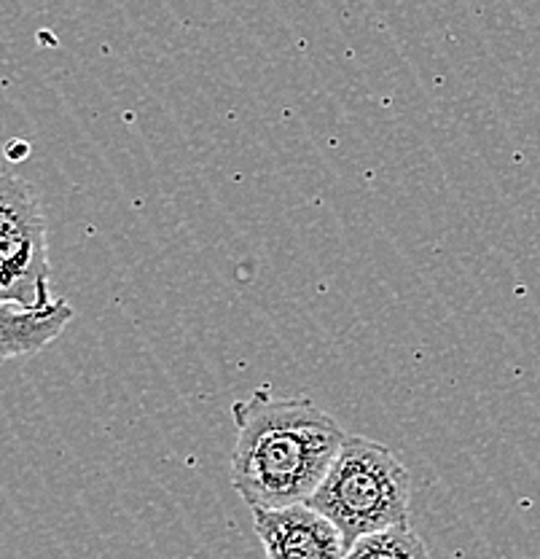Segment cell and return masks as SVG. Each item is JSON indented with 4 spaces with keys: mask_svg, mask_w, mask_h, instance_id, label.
Here are the masks:
<instances>
[{
    "mask_svg": "<svg viewBox=\"0 0 540 559\" xmlns=\"http://www.w3.org/2000/svg\"><path fill=\"white\" fill-rule=\"evenodd\" d=\"M253 527L272 559H341L347 544L341 530L307 500L253 509Z\"/></svg>",
    "mask_w": 540,
    "mask_h": 559,
    "instance_id": "4",
    "label": "cell"
},
{
    "mask_svg": "<svg viewBox=\"0 0 540 559\" xmlns=\"http://www.w3.org/2000/svg\"><path fill=\"white\" fill-rule=\"evenodd\" d=\"M350 559H417L428 557V546L420 535L409 527V522L391 524V527L374 530L360 535L347 549Z\"/></svg>",
    "mask_w": 540,
    "mask_h": 559,
    "instance_id": "6",
    "label": "cell"
},
{
    "mask_svg": "<svg viewBox=\"0 0 540 559\" xmlns=\"http://www.w3.org/2000/svg\"><path fill=\"white\" fill-rule=\"evenodd\" d=\"M231 419L237 428L231 487L251 509L310 498L347 436L315 401L277 399L269 388L235 401Z\"/></svg>",
    "mask_w": 540,
    "mask_h": 559,
    "instance_id": "1",
    "label": "cell"
},
{
    "mask_svg": "<svg viewBox=\"0 0 540 559\" xmlns=\"http://www.w3.org/2000/svg\"><path fill=\"white\" fill-rule=\"evenodd\" d=\"M409 471L385 444L345 436L323 481L307 498L350 544L360 535L409 522Z\"/></svg>",
    "mask_w": 540,
    "mask_h": 559,
    "instance_id": "2",
    "label": "cell"
},
{
    "mask_svg": "<svg viewBox=\"0 0 540 559\" xmlns=\"http://www.w3.org/2000/svg\"><path fill=\"white\" fill-rule=\"evenodd\" d=\"M0 261L51 301L46 215L36 189L0 162Z\"/></svg>",
    "mask_w": 540,
    "mask_h": 559,
    "instance_id": "3",
    "label": "cell"
},
{
    "mask_svg": "<svg viewBox=\"0 0 540 559\" xmlns=\"http://www.w3.org/2000/svg\"><path fill=\"white\" fill-rule=\"evenodd\" d=\"M73 307L65 299H55L40 310H25L16 305H0V364L46 349L73 320Z\"/></svg>",
    "mask_w": 540,
    "mask_h": 559,
    "instance_id": "5",
    "label": "cell"
}]
</instances>
